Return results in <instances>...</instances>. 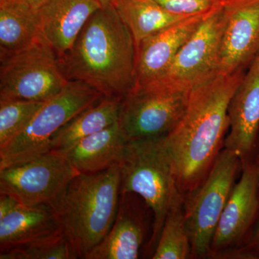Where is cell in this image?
I'll list each match as a JSON object with an SVG mask.
<instances>
[{
	"mask_svg": "<svg viewBox=\"0 0 259 259\" xmlns=\"http://www.w3.org/2000/svg\"><path fill=\"white\" fill-rule=\"evenodd\" d=\"M245 72L217 74L191 90L183 117L165 138L183 197L203 183L224 148L228 106Z\"/></svg>",
	"mask_w": 259,
	"mask_h": 259,
	"instance_id": "cell-1",
	"label": "cell"
},
{
	"mask_svg": "<svg viewBox=\"0 0 259 259\" xmlns=\"http://www.w3.org/2000/svg\"><path fill=\"white\" fill-rule=\"evenodd\" d=\"M59 61L67 80L86 83L104 97L122 99L135 88L134 37L111 5L92 15Z\"/></svg>",
	"mask_w": 259,
	"mask_h": 259,
	"instance_id": "cell-2",
	"label": "cell"
},
{
	"mask_svg": "<svg viewBox=\"0 0 259 259\" xmlns=\"http://www.w3.org/2000/svg\"><path fill=\"white\" fill-rule=\"evenodd\" d=\"M120 184L119 163L97 173L79 174L56 204L63 233L79 258L111 229L120 202Z\"/></svg>",
	"mask_w": 259,
	"mask_h": 259,
	"instance_id": "cell-3",
	"label": "cell"
},
{
	"mask_svg": "<svg viewBox=\"0 0 259 259\" xmlns=\"http://www.w3.org/2000/svg\"><path fill=\"white\" fill-rule=\"evenodd\" d=\"M165 138L127 141L118 163L120 193L138 194L152 212V233L146 253L154 251L172 202L181 194Z\"/></svg>",
	"mask_w": 259,
	"mask_h": 259,
	"instance_id": "cell-4",
	"label": "cell"
},
{
	"mask_svg": "<svg viewBox=\"0 0 259 259\" xmlns=\"http://www.w3.org/2000/svg\"><path fill=\"white\" fill-rule=\"evenodd\" d=\"M103 97L86 83L70 80L59 93L44 102L28 125L0 147V169L49 152L56 133Z\"/></svg>",
	"mask_w": 259,
	"mask_h": 259,
	"instance_id": "cell-5",
	"label": "cell"
},
{
	"mask_svg": "<svg viewBox=\"0 0 259 259\" xmlns=\"http://www.w3.org/2000/svg\"><path fill=\"white\" fill-rule=\"evenodd\" d=\"M241 171L239 158L223 148L203 183L184 197L192 258H208L216 227Z\"/></svg>",
	"mask_w": 259,
	"mask_h": 259,
	"instance_id": "cell-6",
	"label": "cell"
},
{
	"mask_svg": "<svg viewBox=\"0 0 259 259\" xmlns=\"http://www.w3.org/2000/svg\"><path fill=\"white\" fill-rule=\"evenodd\" d=\"M0 61V100L46 102L69 81L40 35L30 47Z\"/></svg>",
	"mask_w": 259,
	"mask_h": 259,
	"instance_id": "cell-7",
	"label": "cell"
},
{
	"mask_svg": "<svg viewBox=\"0 0 259 259\" xmlns=\"http://www.w3.org/2000/svg\"><path fill=\"white\" fill-rule=\"evenodd\" d=\"M190 92L156 84L135 87L121 102L118 123L126 141L168 136L183 117Z\"/></svg>",
	"mask_w": 259,
	"mask_h": 259,
	"instance_id": "cell-8",
	"label": "cell"
},
{
	"mask_svg": "<svg viewBox=\"0 0 259 259\" xmlns=\"http://www.w3.org/2000/svg\"><path fill=\"white\" fill-rule=\"evenodd\" d=\"M226 20L223 5L207 15L179 51L168 69L150 84L176 91L190 92L219 74Z\"/></svg>",
	"mask_w": 259,
	"mask_h": 259,
	"instance_id": "cell-9",
	"label": "cell"
},
{
	"mask_svg": "<svg viewBox=\"0 0 259 259\" xmlns=\"http://www.w3.org/2000/svg\"><path fill=\"white\" fill-rule=\"evenodd\" d=\"M79 174L66 155L49 151L0 169V193L9 194L23 205L55 207L70 182Z\"/></svg>",
	"mask_w": 259,
	"mask_h": 259,
	"instance_id": "cell-10",
	"label": "cell"
},
{
	"mask_svg": "<svg viewBox=\"0 0 259 259\" xmlns=\"http://www.w3.org/2000/svg\"><path fill=\"white\" fill-rule=\"evenodd\" d=\"M259 212V185L253 163L242 167L216 227L208 258L220 259L244 241Z\"/></svg>",
	"mask_w": 259,
	"mask_h": 259,
	"instance_id": "cell-11",
	"label": "cell"
},
{
	"mask_svg": "<svg viewBox=\"0 0 259 259\" xmlns=\"http://www.w3.org/2000/svg\"><path fill=\"white\" fill-rule=\"evenodd\" d=\"M228 112L224 148L239 158L242 167L250 164L259 150V55L233 94Z\"/></svg>",
	"mask_w": 259,
	"mask_h": 259,
	"instance_id": "cell-12",
	"label": "cell"
},
{
	"mask_svg": "<svg viewBox=\"0 0 259 259\" xmlns=\"http://www.w3.org/2000/svg\"><path fill=\"white\" fill-rule=\"evenodd\" d=\"M223 7L226 20L218 74L246 71L259 53V0H232Z\"/></svg>",
	"mask_w": 259,
	"mask_h": 259,
	"instance_id": "cell-13",
	"label": "cell"
},
{
	"mask_svg": "<svg viewBox=\"0 0 259 259\" xmlns=\"http://www.w3.org/2000/svg\"><path fill=\"white\" fill-rule=\"evenodd\" d=\"M148 210L144 199L131 192L120 193L117 215L111 229L83 259H136L148 231Z\"/></svg>",
	"mask_w": 259,
	"mask_h": 259,
	"instance_id": "cell-14",
	"label": "cell"
},
{
	"mask_svg": "<svg viewBox=\"0 0 259 259\" xmlns=\"http://www.w3.org/2000/svg\"><path fill=\"white\" fill-rule=\"evenodd\" d=\"M208 15L184 19L146 37L136 46L135 87L155 82Z\"/></svg>",
	"mask_w": 259,
	"mask_h": 259,
	"instance_id": "cell-15",
	"label": "cell"
},
{
	"mask_svg": "<svg viewBox=\"0 0 259 259\" xmlns=\"http://www.w3.org/2000/svg\"><path fill=\"white\" fill-rule=\"evenodd\" d=\"M101 8L97 0H49L37 11L40 35L61 59Z\"/></svg>",
	"mask_w": 259,
	"mask_h": 259,
	"instance_id": "cell-16",
	"label": "cell"
},
{
	"mask_svg": "<svg viewBox=\"0 0 259 259\" xmlns=\"http://www.w3.org/2000/svg\"><path fill=\"white\" fill-rule=\"evenodd\" d=\"M62 232L55 207L20 204L0 219V250L49 238Z\"/></svg>",
	"mask_w": 259,
	"mask_h": 259,
	"instance_id": "cell-17",
	"label": "cell"
},
{
	"mask_svg": "<svg viewBox=\"0 0 259 259\" xmlns=\"http://www.w3.org/2000/svg\"><path fill=\"white\" fill-rule=\"evenodd\" d=\"M122 100L103 97L75 116L56 133L49 151L66 155L81 140L118 122Z\"/></svg>",
	"mask_w": 259,
	"mask_h": 259,
	"instance_id": "cell-18",
	"label": "cell"
},
{
	"mask_svg": "<svg viewBox=\"0 0 259 259\" xmlns=\"http://www.w3.org/2000/svg\"><path fill=\"white\" fill-rule=\"evenodd\" d=\"M127 142L117 122L81 140L66 156L79 174L97 173L119 163Z\"/></svg>",
	"mask_w": 259,
	"mask_h": 259,
	"instance_id": "cell-19",
	"label": "cell"
},
{
	"mask_svg": "<svg viewBox=\"0 0 259 259\" xmlns=\"http://www.w3.org/2000/svg\"><path fill=\"white\" fill-rule=\"evenodd\" d=\"M40 36L37 12L15 1H0V60L24 50Z\"/></svg>",
	"mask_w": 259,
	"mask_h": 259,
	"instance_id": "cell-20",
	"label": "cell"
},
{
	"mask_svg": "<svg viewBox=\"0 0 259 259\" xmlns=\"http://www.w3.org/2000/svg\"><path fill=\"white\" fill-rule=\"evenodd\" d=\"M137 46L146 37L190 17L173 15L153 0H112L111 4Z\"/></svg>",
	"mask_w": 259,
	"mask_h": 259,
	"instance_id": "cell-21",
	"label": "cell"
},
{
	"mask_svg": "<svg viewBox=\"0 0 259 259\" xmlns=\"http://www.w3.org/2000/svg\"><path fill=\"white\" fill-rule=\"evenodd\" d=\"M151 258H192L190 237L186 228L185 199L181 194L172 202Z\"/></svg>",
	"mask_w": 259,
	"mask_h": 259,
	"instance_id": "cell-22",
	"label": "cell"
},
{
	"mask_svg": "<svg viewBox=\"0 0 259 259\" xmlns=\"http://www.w3.org/2000/svg\"><path fill=\"white\" fill-rule=\"evenodd\" d=\"M1 259L79 258L63 232L49 238L0 250Z\"/></svg>",
	"mask_w": 259,
	"mask_h": 259,
	"instance_id": "cell-23",
	"label": "cell"
},
{
	"mask_svg": "<svg viewBox=\"0 0 259 259\" xmlns=\"http://www.w3.org/2000/svg\"><path fill=\"white\" fill-rule=\"evenodd\" d=\"M44 102L0 100V147L25 127Z\"/></svg>",
	"mask_w": 259,
	"mask_h": 259,
	"instance_id": "cell-24",
	"label": "cell"
},
{
	"mask_svg": "<svg viewBox=\"0 0 259 259\" xmlns=\"http://www.w3.org/2000/svg\"><path fill=\"white\" fill-rule=\"evenodd\" d=\"M163 9L182 17L208 15L223 5V0H153Z\"/></svg>",
	"mask_w": 259,
	"mask_h": 259,
	"instance_id": "cell-25",
	"label": "cell"
},
{
	"mask_svg": "<svg viewBox=\"0 0 259 259\" xmlns=\"http://www.w3.org/2000/svg\"><path fill=\"white\" fill-rule=\"evenodd\" d=\"M220 259H259V212L243 243L225 253Z\"/></svg>",
	"mask_w": 259,
	"mask_h": 259,
	"instance_id": "cell-26",
	"label": "cell"
},
{
	"mask_svg": "<svg viewBox=\"0 0 259 259\" xmlns=\"http://www.w3.org/2000/svg\"><path fill=\"white\" fill-rule=\"evenodd\" d=\"M20 204L16 199L9 194L0 193V219L8 215Z\"/></svg>",
	"mask_w": 259,
	"mask_h": 259,
	"instance_id": "cell-27",
	"label": "cell"
},
{
	"mask_svg": "<svg viewBox=\"0 0 259 259\" xmlns=\"http://www.w3.org/2000/svg\"><path fill=\"white\" fill-rule=\"evenodd\" d=\"M0 1H15L23 3V4L28 5L32 10L37 12L42 5H45L49 0H0Z\"/></svg>",
	"mask_w": 259,
	"mask_h": 259,
	"instance_id": "cell-28",
	"label": "cell"
},
{
	"mask_svg": "<svg viewBox=\"0 0 259 259\" xmlns=\"http://www.w3.org/2000/svg\"><path fill=\"white\" fill-rule=\"evenodd\" d=\"M253 165H254L255 171H256L257 177H258V185H259V150L256 154H255L254 160L253 162Z\"/></svg>",
	"mask_w": 259,
	"mask_h": 259,
	"instance_id": "cell-29",
	"label": "cell"
},
{
	"mask_svg": "<svg viewBox=\"0 0 259 259\" xmlns=\"http://www.w3.org/2000/svg\"><path fill=\"white\" fill-rule=\"evenodd\" d=\"M101 4L102 7H106L111 4L112 0H97Z\"/></svg>",
	"mask_w": 259,
	"mask_h": 259,
	"instance_id": "cell-30",
	"label": "cell"
},
{
	"mask_svg": "<svg viewBox=\"0 0 259 259\" xmlns=\"http://www.w3.org/2000/svg\"><path fill=\"white\" fill-rule=\"evenodd\" d=\"M228 1H232V0H223V4H224V3H226V2Z\"/></svg>",
	"mask_w": 259,
	"mask_h": 259,
	"instance_id": "cell-31",
	"label": "cell"
},
{
	"mask_svg": "<svg viewBox=\"0 0 259 259\" xmlns=\"http://www.w3.org/2000/svg\"><path fill=\"white\" fill-rule=\"evenodd\" d=\"M258 55H259V53H258Z\"/></svg>",
	"mask_w": 259,
	"mask_h": 259,
	"instance_id": "cell-32",
	"label": "cell"
}]
</instances>
